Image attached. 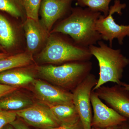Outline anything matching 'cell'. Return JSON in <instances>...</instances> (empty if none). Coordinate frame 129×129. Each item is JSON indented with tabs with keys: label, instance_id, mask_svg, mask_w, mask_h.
Returning <instances> with one entry per match:
<instances>
[{
	"label": "cell",
	"instance_id": "30bf717a",
	"mask_svg": "<svg viewBox=\"0 0 129 129\" xmlns=\"http://www.w3.org/2000/svg\"><path fill=\"white\" fill-rule=\"evenodd\" d=\"M32 84L35 94L47 106L74 104L72 92L40 80L35 79Z\"/></svg>",
	"mask_w": 129,
	"mask_h": 129
},
{
	"label": "cell",
	"instance_id": "7a4b0ae2",
	"mask_svg": "<svg viewBox=\"0 0 129 129\" xmlns=\"http://www.w3.org/2000/svg\"><path fill=\"white\" fill-rule=\"evenodd\" d=\"M98 46L88 47L90 52L98 61L99 78L92 91L108 82L120 85L125 68L129 64V59L124 55L120 49H114L102 40Z\"/></svg>",
	"mask_w": 129,
	"mask_h": 129
},
{
	"label": "cell",
	"instance_id": "4316f807",
	"mask_svg": "<svg viewBox=\"0 0 129 129\" xmlns=\"http://www.w3.org/2000/svg\"><path fill=\"white\" fill-rule=\"evenodd\" d=\"M120 85L123 86L127 90L129 91V84H126V83H123L122 82V83L120 84Z\"/></svg>",
	"mask_w": 129,
	"mask_h": 129
},
{
	"label": "cell",
	"instance_id": "1f68e13d",
	"mask_svg": "<svg viewBox=\"0 0 129 129\" xmlns=\"http://www.w3.org/2000/svg\"><path fill=\"white\" fill-rule=\"evenodd\" d=\"M20 1H21V2H22V0H20Z\"/></svg>",
	"mask_w": 129,
	"mask_h": 129
},
{
	"label": "cell",
	"instance_id": "6da1fadb",
	"mask_svg": "<svg viewBox=\"0 0 129 129\" xmlns=\"http://www.w3.org/2000/svg\"><path fill=\"white\" fill-rule=\"evenodd\" d=\"M101 14V13L88 8H72L70 13L61 20L50 33L69 36L76 44L84 47L96 45L102 40L95 28L97 20Z\"/></svg>",
	"mask_w": 129,
	"mask_h": 129
},
{
	"label": "cell",
	"instance_id": "83f0119b",
	"mask_svg": "<svg viewBox=\"0 0 129 129\" xmlns=\"http://www.w3.org/2000/svg\"><path fill=\"white\" fill-rule=\"evenodd\" d=\"M2 129H15L11 125L8 124L5 126Z\"/></svg>",
	"mask_w": 129,
	"mask_h": 129
},
{
	"label": "cell",
	"instance_id": "8992f818",
	"mask_svg": "<svg viewBox=\"0 0 129 129\" xmlns=\"http://www.w3.org/2000/svg\"><path fill=\"white\" fill-rule=\"evenodd\" d=\"M95 76L90 73L72 91L73 102L84 129H91L92 118L91 94L97 83Z\"/></svg>",
	"mask_w": 129,
	"mask_h": 129
},
{
	"label": "cell",
	"instance_id": "484cf974",
	"mask_svg": "<svg viewBox=\"0 0 129 129\" xmlns=\"http://www.w3.org/2000/svg\"><path fill=\"white\" fill-rule=\"evenodd\" d=\"M126 122H124L122 124V129H129V123Z\"/></svg>",
	"mask_w": 129,
	"mask_h": 129
},
{
	"label": "cell",
	"instance_id": "f546056e",
	"mask_svg": "<svg viewBox=\"0 0 129 129\" xmlns=\"http://www.w3.org/2000/svg\"><path fill=\"white\" fill-rule=\"evenodd\" d=\"M91 129H94V128H93V127H92V128H91Z\"/></svg>",
	"mask_w": 129,
	"mask_h": 129
},
{
	"label": "cell",
	"instance_id": "603a6c76",
	"mask_svg": "<svg viewBox=\"0 0 129 129\" xmlns=\"http://www.w3.org/2000/svg\"><path fill=\"white\" fill-rule=\"evenodd\" d=\"M48 129H84L81 120L74 124L61 125Z\"/></svg>",
	"mask_w": 129,
	"mask_h": 129
},
{
	"label": "cell",
	"instance_id": "8fae6325",
	"mask_svg": "<svg viewBox=\"0 0 129 129\" xmlns=\"http://www.w3.org/2000/svg\"><path fill=\"white\" fill-rule=\"evenodd\" d=\"M73 0H42L41 23L49 33L54 24L71 11Z\"/></svg>",
	"mask_w": 129,
	"mask_h": 129
},
{
	"label": "cell",
	"instance_id": "d4e9b609",
	"mask_svg": "<svg viewBox=\"0 0 129 129\" xmlns=\"http://www.w3.org/2000/svg\"><path fill=\"white\" fill-rule=\"evenodd\" d=\"M94 128V127H93ZM94 129H122V125H115L111 127L104 128H94Z\"/></svg>",
	"mask_w": 129,
	"mask_h": 129
},
{
	"label": "cell",
	"instance_id": "7c38bea8",
	"mask_svg": "<svg viewBox=\"0 0 129 129\" xmlns=\"http://www.w3.org/2000/svg\"><path fill=\"white\" fill-rule=\"evenodd\" d=\"M28 52L34 53L47 40L49 32L39 20L27 18L23 24Z\"/></svg>",
	"mask_w": 129,
	"mask_h": 129
},
{
	"label": "cell",
	"instance_id": "44dd1931",
	"mask_svg": "<svg viewBox=\"0 0 129 129\" xmlns=\"http://www.w3.org/2000/svg\"><path fill=\"white\" fill-rule=\"evenodd\" d=\"M17 116L15 111L0 109V129L16 120Z\"/></svg>",
	"mask_w": 129,
	"mask_h": 129
},
{
	"label": "cell",
	"instance_id": "ba28073f",
	"mask_svg": "<svg viewBox=\"0 0 129 129\" xmlns=\"http://www.w3.org/2000/svg\"><path fill=\"white\" fill-rule=\"evenodd\" d=\"M91 102L93 111L91 127L104 128L115 125H121L128 121L115 110L104 104L94 91L91 94Z\"/></svg>",
	"mask_w": 129,
	"mask_h": 129
},
{
	"label": "cell",
	"instance_id": "9a60e30c",
	"mask_svg": "<svg viewBox=\"0 0 129 129\" xmlns=\"http://www.w3.org/2000/svg\"><path fill=\"white\" fill-rule=\"evenodd\" d=\"M60 126L74 124L80 121L78 113L74 104L48 106Z\"/></svg>",
	"mask_w": 129,
	"mask_h": 129
},
{
	"label": "cell",
	"instance_id": "d6986e66",
	"mask_svg": "<svg viewBox=\"0 0 129 129\" xmlns=\"http://www.w3.org/2000/svg\"><path fill=\"white\" fill-rule=\"evenodd\" d=\"M80 7H87L94 11L103 13L104 16L108 15L109 4L112 0H73Z\"/></svg>",
	"mask_w": 129,
	"mask_h": 129
},
{
	"label": "cell",
	"instance_id": "277c9868",
	"mask_svg": "<svg viewBox=\"0 0 129 129\" xmlns=\"http://www.w3.org/2000/svg\"><path fill=\"white\" fill-rule=\"evenodd\" d=\"M50 36L44 49L38 55L42 62L63 64L77 61H90L92 56L88 47L77 45L73 40L68 39L54 33Z\"/></svg>",
	"mask_w": 129,
	"mask_h": 129
},
{
	"label": "cell",
	"instance_id": "9c48e42d",
	"mask_svg": "<svg viewBox=\"0 0 129 129\" xmlns=\"http://www.w3.org/2000/svg\"><path fill=\"white\" fill-rule=\"evenodd\" d=\"M101 100L123 117L129 118V91L123 86H102L94 91Z\"/></svg>",
	"mask_w": 129,
	"mask_h": 129
},
{
	"label": "cell",
	"instance_id": "52a82bcc",
	"mask_svg": "<svg viewBox=\"0 0 129 129\" xmlns=\"http://www.w3.org/2000/svg\"><path fill=\"white\" fill-rule=\"evenodd\" d=\"M15 111L17 116L28 124L40 129L60 126L50 109L44 103H34L27 108Z\"/></svg>",
	"mask_w": 129,
	"mask_h": 129
},
{
	"label": "cell",
	"instance_id": "ac0fdd59",
	"mask_svg": "<svg viewBox=\"0 0 129 129\" xmlns=\"http://www.w3.org/2000/svg\"><path fill=\"white\" fill-rule=\"evenodd\" d=\"M0 11L17 18L21 17L25 13L22 3L20 0H0Z\"/></svg>",
	"mask_w": 129,
	"mask_h": 129
},
{
	"label": "cell",
	"instance_id": "4dcf8cb0",
	"mask_svg": "<svg viewBox=\"0 0 129 129\" xmlns=\"http://www.w3.org/2000/svg\"><path fill=\"white\" fill-rule=\"evenodd\" d=\"M128 123H129V118L128 119Z\"/></svg>",
	"mask_w": 129,
	"mask_h": 129
},
{
	"label": "cell",
	"instance_id": "3957f363",
	"mask_svg": "<svg viewBox=\"0 0 129 129\" xmlns=\"http://www.w3.org/2000/svg\"><path fill=\"white\" fill-rule=\"evenodd\" d=\"M92 68L90 61H77L59 66H40L37 70L41 77L53 85L73 91L90 73Z\"/></svg>",
	"mask_w": 129,
	"mask_h": 129
},
{
	"label": "cell",
	"instance_id": "f1b7e54d",
	"mask_svg": "<svg viewBox=\"0 0 129 129\" xmlns=\"http://www.w3.org/2000/svg\"><path fill=\"white\" fill-rule=\"evenodd\" d=\"M8 56V55L7 54H6V53L0 52V59L7 57Z\"/></svg>",
	"mask_w": 129,
	"mask_h": 129
},
{
	"label": "cell",
	"instance_id": "5b68a950",
	"mask_svg": "<svg viewBox=\"0 0 129 129\" xmlns=\"http://www.w3.org/2000/svg\"><path fill=\"white\" fill-rule=\"evenodd\" d=\"M126 6L125 4L120 3L119 0H115L114 5L110 7L108 15L105 16L101 14L96 23V29L101 35L102 40L109 42L111 47H112L114 39H117L119 44L122 45L124 38L129 37V25L118 24L113 16L115 13L121 15L122 10Z\"/></svg>",
	"mask_w": 129,
	"mask_h": 129
},
{
	"label": "cell",
	"instance_id": "e0dca14e",
	"mask_svg": "<svg viewBox=\"0 0 129 129\" xmlns=\"http://www.w3.org/2000/svg\"><path fill=\"white\" fill-rule=\"evenodd\" d=\"M16 42L15 31L7 19L0 13V45L6 48L12 47Z\"/></svg>",
	"mask_w": 129,
	"mask_h": 129
},
{
	"label": "cell",
	"instance_id": "4fadbf2b",
	"mask_svg": "<svg viewBox=\"0 0 129 129\" xmlns=\"http://www.w3.org/2000/svg\"><path fill=\"white\" fill-rule=\"evenodd\" d=\"M22 68L0 73V83L18 87L32 83L35 79L34 74L30 70Z\"/></svg>",
	"mask_w": 129,
	"mask_h": 129
},
{
	"label": "cell",
	"instance_id": "cb8c5ba5",
	"mask_svg": "<svg viewBox=\"0 0 129 129\" xmlns=\"http://www.w3.org/2000/svg\"><path fill=\"white\" fill-rule=\"evenodd\" d=\"M10 124L15 129H30L23 122L19 119H16Z\"/></svg>",
	"mask_w": 129,
	"mask_h": 129
},
{
	"label": "cell",
	"instance_id": "2e32d148",
	"mask_svg": "<svg viewBox=\"0 0 129 129\" xmlns=\"http://www.w3.org/2000/svg\"><path fill=\"white\" fill-rule=\"evenodd\" d=\"M33 60L32 53L28 52L8 56L0 59V73L13 69L26 67L30 64Z\"/></svg>",
	"mask_w": 129,
	"mask_h": 129
},
{
	"label": "cell",
	"instance_id": "ffe728a7",
	"mask_svg": "<svg viewBox=\"0 0 129 129\" xmlns=\"http://www.w3.org/2000/svg\"><path fill=\"white\" fill-rule=\"evenodd\" d=\"M27 18L39 20V14L42 0H22Z\"/></svg>",
	"mask_w": 129,
	"mask_h": 129
},
{
	"label": "cell",
	"instance_id": "7402d4cb",
	"mask_svg": "<svg viewBox=\"0 0 129 129\" xmlns=\"http://www.w3.org/2000/svg\"><path fill=\"white\" fill-rule=\"evenodd\" d=\"M20 87L4 84L0 83V98L13 91L17 90Z\"/></svg>",
	"mask_w": 129,
	"mask_h": 129
},
{
	"label": "cell",
	"instance_id": "5bb4252c",
	"mask_svg": "<svg viewBox=\"0 0 129 129\" xmlns=\"http://www.w3.org/2000/svg\"><path fill=\"white\" fill-rule=\"evenodd\" d=\"M34 104L32 99L17 90L0 98V109L18 111Z\"/></svg>",
	"mask_w": 129,
	"mask_h": 129
}]
</instances>
